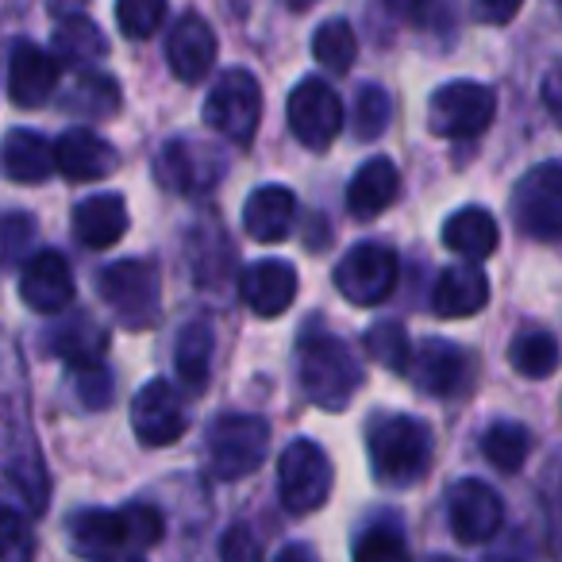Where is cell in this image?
<instances>
[{
  "label": "cell",
  "instance_id": "ac0fdd59",
  "mask_svg": "<svg viewBox=\"0 0 562 562\" xmlns=\"http://www.w3.org/2000/svg\"><path fill=\"white\" fill-rule=\"evenodd\" d=\"M166 63H170L173 78L193 86L204 74L216 66V32L209 27V20L189 12L173 24L170 40H166Z\"/></svg>",
  "mask_w": 562,
  "mask_h": 562
},
{
  "label": "cell",
  "instance_id": "d6a6232c",
  "mask_svg": "<svg viewBox=\"0 0 562 562\" xmlns=\"http://www.w3.org/2000/svg\"><path fill=\"white\" fill-rule=\"evenodd\" d=\"M66 109L81 112V116H116L120 112V86L109 74L81 70L78 81L66 89Z\"/></svg>",
  "mask_w": 562,
  "mask_h": 562
},
{
  "label": "cell",
  "instance_id": "5b68a950",
  "mask_svg": "<svg viewBox=\"0 0 562 562\" xmlns=\"http://www.w3.org/2000/svg\"><path fill=\"white\" fill-rule=\"evenodd\" d=\"M97 290H101L104 305L120 316V324L135 331L150 328L162 313V281H158V266L147 258L109 262L97 273Z\"/></svg>",
  "mask_w": 562,
  "mask_h": 562
},
{
  "label": "cell",
  "instance_id": "484cf974",
  "mask_svg": "<svg viewBox=\"0 0 562 562\" xmlns=\"http://www.w3.org/2000/svg\"><path fill=\"white\" fill-rule=\"evenodd\" d=\"M0 170L20 186H40L55 173V150L40 132L16 127V132H9V139L0 143Z\"/></svg>",
  "mask_w": 562,
  "mask_h": 562
},
{
  "label": "cell",
  "instance_id": "4316f807",
  "mask_svg": "<svg viewBox=\"0 0 562 562\" xmlns=\"http://www.w3.org/2000/svg\"><path fill=\"white\" fill-rule=\"evenodd\" d=\"M443 243L454 250V255L470 258V262H482V258H490L493 250H497V243H501L497 220H493L490 209H477V204L459 209V212H451V216H447Z\"/></svg>",
  "mask_w": 562,
  "mask_h": 562
},
{
  "label": "cell",
  "instance_id": "83f0119b",
  "mask_svg": "<svg viewBox=\"0 0 562 562\" xmlns=\"http://www.w3.org/2000/svg\"><path fill=\"white\" fill-rule=\"evenodd\" d=\"M212 351H216V331H212L209 321H193L181 328L178 347H173V367H178V378L186 390L201 393L209 385Z\"/></svg>",
  "mask_w": 562,
  "mask_h": 562
},
{
  "label": "cell",
  "instance_id": "7a4b0ae2",
  "mask_svg": "<svg viewBox=\"0 0 562 562\" xmlns=\"http://www.w3.org/2000/svg\"><path fill=\"white\" fill-rule=\"evenodd\" d=\"M297 382L301 393L324 413H339L359 393L362 367L351 347L336 336H305L297 351Z\"/></svg>",
  "mask_w": 562,
  "mask_h": 562
},
{
  "label": "cell",
  "instance_id": "603a6c76",
  "mask_svg": "<svg viewBox=\"0 0 562 562\" xmlns=\"http://www.w3.org/2000/svg\"><path fill=\"white\" fill-rule=\"evenodd\" d=\"M297 216V196L285 186H262L243 204V227L255 243H281L293 232Z\"/></svg>",
  "mask_w": 562,
  "mask_h": 562
},
{
  "label": "cell",
  "instance_id": "7402d4cb",
  "mask_svg": "<svg viewBox=\"0 0 562 562\" xmlns=\"http://www.w3.org/2000/svg\"><path fill=\"white\" fill-rule=\"evenodd\" d=\"M490 305V278H485L477 266H451V270L439 273L436 290H431V308L443 321H462V316H474Z\"/></svg>",
  "mask_w": 562,
  "mask_h": 562
},
{
  "label": "cell",
  "instance_id": "44dd1931",
  "mask_svg": "<svg viewBox=\"0 0 562 562\" xmlns=\"http://www.w3.org/2000/svg\"><path fill=\"white\" fill-rule=\"evenodd\" d=\"M50 150H55V170H63L70 181H101L109 173H116L120 166L116 147L104 143L101 135L86 132V127L66 132Z\"/></svg>",
  "mask_w": 562,
  "mask_h": 562
},
{
  "label": "cell",
  "instance_id": "8992f818",
  "mask_svg": "<svg viewBox=\"0 0 562 562\" xmlns=\"http://www.w3.org/2000/svg\"><path fill=\"white\" fill-rule=\"evenodd\" d=\"M497 116V93L482 81H447L428 101V132L439 139H474Z\"/></svg>",
  "mask_w": 562,
  "mask_h": 562
},
{
  "label": "cell",
  "instance_id": "d4e9b609",
  "mask_svg": "<svg viewBox=\"0 0 562 562\" xmlns=\"http://www.w3.org/2000/svg\"><path fill=\"white\" fill-rule=\"evenodd\" d=\"M127 232V204L116 193H97L74 209V235H78L86 247L109 250L124 239Z\"/></svg>",
  "mask_w": 562,
  "mask_h": 562
},
{
  "label": "cell",
  "instance_id": "4dcf8cb0",
  "mask_svg": "<svg viewBox=\"0 0 562 562\" xmlns=\"http://www.w3.org/2000/svg\"><path fill=\"white\" fill-rule=\"evenodd\" d=\"M482 454L490 467L501 470V474H516L531 454V431L516 420H497L482 436Z\"/></svg>",
  "mask_w": 562,
  "mask_h": 562
},
{
  "label": "cell",
  "instance_id": "1f68e13d",
  "mask_svg": "<svg viewBox=\"0 0 562 562\" xmlns=\"http://www.w3.org/2000/svg\"><path fill=\"white\" fill-rule=\"evenodd\" d=\"M232 258H235L232 239L220 235L216 227H204V232L189 243V266H193L196 281H201L204 290H216L220 281H227V273H232Z\"/></svg>",
  "mask_w": 562,
  "mask_h": 562
},
{
  "label": "cell",
  "instance_id": "836d02e7",
  "mask_svg": "<svg viewBox=\"0 0 562 562\" xmlns=\"http://www.w3.org/2000/svg\"><path fill=\"white\" fill-rule=\"evenodd\" d=\"M313 58L331 74H347L359 58V40H355L347 20H328L313 35Z\"/></svg>",
  "mask_w": 562,
  "mask_h": 562
},
{
  "label": "cell",
  "instance_id": "d6986e66",
  "mask_svg": "<svg viewBox=\"0 0 562 562\" xmlns=\"http://www.w3.org/2000/svg\"><path fill=\"white\" fill-rule=\"evenodd\" d=\"M239 297L255 316L273 321V316H281L297 301V270H293L290 262H278V258L255 262L243 273Z\"/></svg>",
  "mask_w": 562,
  "mask_h": 562
},
{
  "label": "cell",
  "instance_id": "8d00e7d4",
  "mask_svg": "<svg viewBox=\"0 0 562 562\" xmlns=\"http://www.w3.org/2000/svg\"><path fill=\"white\" fill-rule=\"evenodd\" d=\"M367 351L374 355L385 370H393V374H405L413 347H408V331L401 328L397 321H378L374 328L367 331Z\"/></svg>",
  "mask_w": 562,
  "mask_h": 562
},
{
  "label": "cell",
  "instance_id": "ffe728a7",
  "mask_svg": "<svg viewBox=\"0 0 562 562\" xmlns=\"http://www.w3.org/2000/svg\"><path fill=\"white\" fill-rule=\"evenodd\" d=\"M58 89V58L35 43H16L9 58V97L20 109H40Z\"/></svg>",
  "mask_w": 562,
  "mask_h": 562
},
{
  "label": "cell",
  "instance_id": "277c9868",
  "mask_svg": "<svg viewBox=\"0 0 562 562\" xmlns=\"http://www.w3.org/2000/svg\"><path fill=\"white\" fill-rule=\"evenodd\" d=\"M270 451V424L255 413H227L209 428L204 462L216 482H239L255 474Z\"/></svg>",
  "mask_w": 562,
  "mask_h": 562
},
{
  "label": "cell",
  "instance_id": "e575fe53",
  "mask_svg": "<svg viewBox=\"0 0 562 562\" xmlns=\"http://www.w3.org/2000/svg\"><path fill=\"white\" fill-rule=\"evenodd\" d=\"M55 47H58V55L70 58V63L89 66V63H97V58H101L104 50H109V43H104V32L93 24V20L70 16L66 24H58Z\"/></svg>",
  "mask_w": 562,
  "mask_h": 562
},
{
  "label": "cell",
  "instance_id": "bcb514c9",
  "mask_svg": "<svg viewBox=\"0 0 562 562\" xmlns=\"http://www.w3.org/2000/svg\"><path fill=\"white\" fill-rule=\"evenodd\" d=\"M278 559H313V551H308V547H285Z\"/></svg>",
  "mask_w": 562,
  "mask_h": 562
},
{
  "label": "cell",
  "instance_id": "9c48e42d",
  "mask_svg": "<svg viewBox=\"0 0 562 562\" xmlns=\"http://www.w3.org/2000/svg\"><path fill=\"white\" fill-rule=\"evenodd\" d=\"M513 220L524 235L554 243L562 232V166L539 162L513 189Z\"/></svg>",
  "mask_w": 562,
  "mask_h": 562
},
{
  "label": "cell",
  "instance_id": "f35d334b",
  "mask_svg": "<svg viewBox=\"0 0 562 562\" xmlns=\"http://www.w3.org/2000/svg\"><path fill=\"white\" fill-rule=\"evenodd\" d=\"M405 554H408V543L393 520L367 528L359 536V543H355V559L359 562H393V559H405Z\"/></svg>",
  "mask_w": 562,
  "mask_h": 562
},
{
  "label": "cell",
  "instance_id": "f1b7e54d",
  "mask_svg": "<svg viewBox=\"0 0 562 562\" xmlns=\"http://www.w3.org/2000/svg\"><path fill=\"white\" fill-rule=\"evenodd\" d=\"M47 347H50V355H55V359L70 362V367H81V362L104 359L109 336H104V328H97L89 316H74V321L58 324V328L50 331Z\"/></svg>",
  "mask_w": 562,
  "mask_h": 562
},
{
  "label": "cell",
  "instance_id": "ba28073f",
  "mask_svg": "<svg viewBox=\"0 0 562 562\" xmlns=\"http://www.w3.org/2000/svg\"><path fill=\"white\" fill-rule=\"evenodd\" d=\"M258 120H262V89H258L255 74L224 70V78L212 86L209 101H204V124L232 143H250Z\"/></svg>",
  "mask_w": 562,
  "mask_h": 562
},
{
  "label": "cell",
  "instance_id": "ee69618b",
  "mask_svg": "<svg viewBox=\"0 0 562 562\" xmlns=\"http://www.w3.org/2000/svg\"><path fill=\"white\" fill-rule=\"evenodd\" d=\"M524 0H474V16L482 24H508L520 12Z\"/></svg>",
  "mask_w": 562,
  "mask_h": 562
},
{
  "label": "cell",
  "instance_id": "d590c367",
  "mask_svg": "<svg viewBox=\"0 0 562 562\" xmlns=\"http://www.w3.org/2000/svg\"><path fill=\"white\" fill-rule=\"evenodd\" d=\"M393 120V101L382 86H362L355 93V109H351V127L359 143H374L378 135H385Z\"/></svg>",
  "mask_w": 562,
  "mask_h": 562
},
{
  "label": "cell",
  "instance_id": "e0dca14e",
  "mask_svg": "<svg viewBox=\"0 0 562 562\" xmlns=\"http://www.w3.org/2000/svg\"><path fill=\"white\" fill-rule=\"evenodd\" d=\"M20 297L27 308L43 316H58L74 305V270L58 250H32L24 273H20Z\"/></svg>",
  "mask_w": 562,
  "mask_h": 562
},
{
  "label": "cell",
  "instance_id": "4fadbf2b",
  "mask_svg": "<svg viewBox=\"0 0 562 562\" xmlns=\"http://www.w3.org/2000/svg\"><path fill=\"white\" fill-rule=\"evenodd\" d=\"M405 374L413 378V385L428 397L454 401L470 390V378H474V362L462 351L459 344H447V339H428L424 347H416V355H408Z\"/></svg>",
  "mask_w": 562,
  "mask_h": 562
},
{
  "label": "cell",
  "instance_id": "6da1fadb",
  "mask_svg": "<svg viewBox=\"0 0 562 562\" xmlns=\"http://www.w3.org/2000/svg\"><path fill=\"white\" fill-rule=\"evenodd\" d=\"M66 531L81 559H132L162 539V513L155 505L81 508L70 516Z\"/></svg>",
  "mask_w": 562,
  "mask_h": 562
},
{
  "label": "cell",
  "instance_id": "8fae6325",
  "mask_svg": "<svg viewBox=\"0 0 562 562\" xmlns=\"http://www.w3.org/2000/svg\"><path fill=\"white\" fill-rule=\"evenodd\" d=\"M397 255L385 243H359L344 255V262L336 266V290L344 293L351 305L374 308L397 285Z\"/></svg>",
  "mask_w": 562,
  "mask_h": 562
},
{
  "label": "cell",
  "instance_id": "b9f144b4",
  "mask_svg": "<svg viewBox=\"0 0 562 562\" xmlns=\"http://www.w3.org/2000/svg\"><path fill=\"white\" fill-rule=\"evenodd\" d=\"M32 554V531L16 508L0 505V559H27Z\"/></svg>",
  "mask_w": 562,
  "mask_h": 562
},
{
  "label": "cell",
  "instance_id": "52a82bcc",
  "mask_svg": "<svg viewBox=\"0 0 562 562\" xmlns=\"http://www.w3.org/2000/svg\"><path fill=\"white\" fill-rule=\"evenodd\" d=\"M331 459L313 439H293L278 459V497L290 513H316L331 497Z\"/></svg>",
  "mask_w": 562,
  "mask_h": 562
},
{
  "label": "cell",
  "instance_id": "ab89813d",
  "mask_svg": "<svg viewBox=\"0 0 562 562\" xmlns=\"http://www.w3.org/2000/svg\"><path fill=\"white\" fill-rule=\"evenodd\" d=\"M35 250V220L27 212H0V266L20 262Z\"/></svg>",
  "mask_w": 562,
  "mask_h": 562
},
{
  "label": "cell",
  "instance_id": "60d3db41",
  "mask_svg": "<svg viewBox=\"0 0 562 562\" xmlns=\"http://www.w3.org/2000/svg\"><path fill=\"white\" fill-rule=\"evenodd\" d=\"M74 382H78V397L86 408H104L112 401V374L109 367H104L101 359L97 362H81V367H74Z\"/></svg>",
  "mask_w": 562,
  "mask_h": 562
},
{
  "label": "cell",
  "instance_id": "3957f363",
  "mask_svg": "<svg viewBox=\"0 0 562 562\" xmlns=\"http://www.w3.org/2000/svg\"><path fill=\"white\" fill-rule=\"evenodd\" d=\"M370 467L385 485H413L431 467V428L416 416H385L370 428Z\"/></svg>",
  "mask_w": 562,
  "mask_h": 562
},
{
  "label": "cell",
  "instance_id": "cb8c5ba5",
  "mask_svg": "<svg viewBox=\"0 0 562 562\" xmlns=\"http://www.w3.org/2000/svg\"><path fill=\"white\" fill-rule=\"evenodd\" d=\"M401 193V170L390 162V158H370L355 170L351 186H347V209L351 216L370 220V216H382Z\"/></svg>",
  "mask_w": 562,
  "mask_h": 562
},
{
  "label": "cell",
  "instance_id": "7dc6e473",
  "mask_svg": "<svg viewBox=\"0 0 562 562\" xmlns=\"http://www.w3.org/2000/svg\"><path fill=\"white\" fill-rule=\"evenodd\" d=\"M290 4H293V9L301 12V9H308V4H313V0H290Z\"/></svg>",
  "mask_w": 562,
  "mask_h": 562
},
{
  "label": "cell",
  "instance_id": "5bb4252c",
  "mask_svg": "<svg viewBox=\"0 0 562 562\" xmlns=\"http://www.w3.org/2000/svg\"><path fill=\"white\" fill-rule=\"evenodd\" d=\"M447 524L459 543H490L505 524V505L493 493V485L477 482V477H462L447 490Z\"/></svg>",
  "mask_w": 562,
  "mask_h": 562
},
{
  "label": "cell",
  "instance_id": "f546056e",
  "mask_svg": "<svg viewBox=\"0 0 562 562\" xmlns=\"http://www.w3.org/2000/svg\"><path fill=\"white\" fill-rule=\"evenodd\" d=\"M508 367L520 378H531V382H543V378L554 374L559 367V344H554L551 331H520L508 347Z\"/></svg>",
  "mask_w": 562,
  "mask_h": 562
},
{
  "label": "cell",
  "instance_id": "f6af8a7d",
  "mask_svg": "<svg viewBox=\"0 0 562 562\" xmlns=\"http://www.w3.org/2000/svg\"><path fill=\"white\" fill-rule=\"evenodd\" d=\"M385 4L405 20H424V12L431 9V0H385Z\"/></svg>",
  "mask_w": 562,
  "mask_h": 562
},
{
  "label": "cell",
  "instance_id": "9a60e30c",
  "mask_svg": "<svg viewBox=\"0 0 562 562\" xmlns=\"http://www.w3.org/2000/svg\"><path fill=\"white\" fill-rule=\"evenodd\" d=\"M132 428L139 436V443L147 447H170L186 436L189 428V408L186 397L178 393V385L162 382H147L132 401Z\"/></svg>",
  "mask_w": 562,
  "mask_h": 562
},
{
  "label": "cell",
  "instance_id": "2e32d148",
  "mask_svg": "<svg viewBox=\"0 0 562 562\" xmlns=\"http://www.w3.org/2000/svg\"><path fill=\"white\" fill-rule=\"evenodd\" d=\"M0 470L9 474L12 490L27 501L32 513L47 508L50 482H47V467H43V451L35 447L32 431H27L24 424L12 428L4 416H0Z\"/></svg>",
  "mask_w": 562,
  "mask_h": 562
},
{
  "label": "cell",
  "instance_id": "74e56055",
  "mask_svg": "<svg viewBox=\"0 0 562 562\" xmlns=\"http://www.w3.org/2000/svg\"><path fill=\"white\" fill-rule=\"evenodd\" d=\"M166 20V0H116V24L127 40H150Z\"/></svg>",
  "mask_w": 562,
  "mask_h": 562
},
{
  "label": "cell",
  "instance_id": "7c38bea8",
  "mask_svg": "<svg viewBox=\"0 0 562 562\" xmlns=\"http://www.w3.org/2000/svg\"><path fill=\"white\" fill-rule=\"evenodd\" d=\"M227 173V162L212 143L201 139H170L155 158V178L162 181L170 193L193 196L209 193L220 186V178Z\"/></svg>",
  "mask_w": 562,
  "mask_h": 562
},
{
  "label": "cell",
  "instance_id": "7bdbcfd3",
  "mask_svg": "<svg viewBox=\"0 0 562 562\" xmlns=\"http://www.w3.org/2000/svg\"><path fill=\"white\" fill-rule=\"evenodd\" d=\"M220 554L232 562H255V559H262V543H258L247 524H235V528L224 531V539H220Z\"/></svg>",
  "mask_w": 562,
  "mask_h": 562
},
{
  "label": "cell",
  "instance_id": "30bf717a",
  "mask_svg": "<svg viewBox=\"0 0 562 562\" xmlns=\"http://www.w3.org/2000/svg\"><path fill=\"white\" fill-rule=\"evenodd\" d=\"M285 116H290V132L297 135L301 147L324 150L339 139L344 132V101L339 93L321 78H305L293 86L290 101H285Z\"/></svg>",
  "mask_w": 562,
  "mask_h": 562
}]
</instances>
